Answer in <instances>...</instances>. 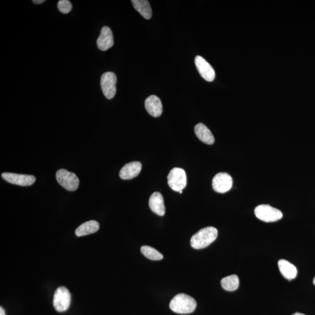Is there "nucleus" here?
<instances>
[{"instance_id": "1", "label": "nucleus", "mask_w": 315, "mask_h": 315, "mask_svg": "<svg viewBox=\"0 0 315 315\" xmlns=\"http://www.w3.org/2000/svg\"><path fill=\"white\" fill-rule=\"evenodd\" d=\"M218 236V230L216 228L208 227L202 228L191 238V247L201 249L207 247L215 241Z\"/></svg>"}, {"instance_id": "2", "label": "nucleus", "mask_w": 315, "mask_h": 315, "mask_svg": "<svg viewBox=\"0 0 315 315\" xmlns=\"http://www.w3.org/2000/svg\"><path fill=\"white\" fill-rule=\"evenodd\" d=\"M196 306L195 299L185 294L176 295L169 304L170 309L173 312L179 314L192 313Z\"/></svg>"}, {"instance_id": "3", "label": "nucleus", "mask_w": 315, "mask_h": 315, "mask_svg": "<svg viewBox=\"0 0 315 315\" xmlns=\"http://www.w3.org/2000/svg\"><path fill=\"white\" fill-rule=\"evenodd\" d=\"M255 214L257 218L266 223L276 222L282 217L280 210L268 204L257 206L255 209Z\"/></svg>"}, {"instance_id": "4", "label": "nucleus", "mask_w": 315, "mask_h": 315, "mask_svg": "<svg viewBox=\"0 0 315 315\" xmlns=\"http://www.w3.org/2000/svg\"><path fill=\"white\" fill-rule=\"evenodd\" d=\"M56 179L68 191H75L78 188L79 180L77 176L66 169H61L56 172Z\"/></svg>"}, {"instance_id": "5", "label": "nucleus", "mask_w": 315, "mask_h": 315, "mask_svg": "<svg viewBox=\"0 0 315 315\" xmlns=\"http://www.w3.org/2000/svg\"><path fill=\"white\" fill-rule=\"evenodd\" d=\"M71 294L68 289L64 287L58 288L53 296V306L59 312H63L69 307Z\"/></svg>"}, {"instance_id": "6", "label": "nucleus", "mask_w": 315, "mask_h": 315, "mask_svg": "<svg viewBox=\"0 0 315 315\" xmlns=\"http://www.w3.org/2000/svg\"><path fill=\"white\" fill-rule=\"evenodd\" d=\"M168 183L173 190L182 191L186 186L187 177L185 171L182 168H173L168 176Z\"/></svg>"}, {"instance_id": "7", "label": "nucleus", "mask_w": 315, "mask_h": 315, "mask_svg": "<svg viewBox=\"0 0 315 315\" xmlns=\"http://www.w3.org/2000/svg\"><path fill=\"white\" fill-rule=\"evenodd\" d=\"M117 77L113 72H105L101 77L100 85L105 97L108 99L114 98L117 93Z\"/></svg>"}, {"instance_id": "8", "label": "nucleus", "mask_w": 315, "mask_h": 315, "mask_svg": "<svg viewBox=\"0 0 315 315\" xmlns=\"http://www.w3.org/2000/svg\"><path fill=\"white\" fill-rule=\"evenodd\" d=\"M233 180L227 173L221 172L214 177L212 185L213 189L219 193H225L233 187Z\"/></svg>"}, {"instance_id": "9", "label": "nucleus", "mask_w": 315, "mask_h": 315, "mask_svg": "<svg viewBox=\"0 0 315 315\" xmlns=\"http://www.w3.org/2000/svg\"><path fill=\"white\" fill-rule=\"evenodd\" d=\"M2 176L7 182L21 186H31L36 181L35 177L33 175L5 172L3 173Z\"/></svg>"}, {"instance_id": "10", "label": "nucleus", "mask_w": 315, "mask_h": 315, "mask_svg": "<svg viewBox=\"0 0 315 315\" xmlns=\"http://www.w3.org/2000/svg\"><path fill=\"white\" fill-rule=\"evenodd\" d=\"M195 64L201 77L205 81L212 82L215 80L216 72L213 67L203 57L197 56L195 58Z\"/></svg>"}, {"instance_id": "11", "label": "nucleus", "mask_w": 315, "mask_h": 315, "mask_svg": "<svg viewBox=\"0 0 315 315\" xmlns=\"http://www.w3.org/2000/svg\"><path fill=\"white\" fill-rule=\"evenodd\" d=\"M113 33L108 27L105 26L101 30L99 38L97 40V45L102 51H106L114 46Z\"/></svg>"}, {"instance_id": "12", "label": "nucleus", "mask_w": 315, "mask_h": 315, "mask_svg": "<svg viewBox=\"0 0 315 315\" xmlns=\"http://www.w3.org/2000/svg\"><path fill=\"white\" fill-rule=\"evenodd\" d=\"M141 168H142V165L140 162L128 163L121 169L119 176L122 179H132L139 175Z\"/></svg>"}, {"instance_id": "13", "label": "nucleus", "mask_w": 315, "mask_h": 315, "mask_svg": "<svg viewBox=\"0 0 315 315\" xmlns=\"http://www.w3.org/2000/svg\"><path fill=\"white\" fill-rule=\"evenodd\" d=\"M145 107L152 117L158 118L162 114V104L160 99L155 95H151L145 100Z\"/></svg>"}, {"instance_id": "14", "label": "nucleus", "mask_w": 315, "mask_h": 315, "mask_svg": "<svg viewBox=\"0 0 315 315\" xmlns=\"http://www.w3.org/2000/svg\"><path fill=\"white\" fill-rule=\"evenodd\" d=\"M280 273L286 279L291 280L297 276L298 270L296 267L287 260L281 259L278 262Z\"/></svg>"}, {"instance_id": "15", "label": "nucleus", "mask_w": 315, "mask_h": 315, "mask_svg": "<svg viewBox=\"0 0 315 315\" xmlns=\"http://www.w3.org/2000/svg\"><path fill=\"white\" fill-rule=\"evenodd\" d=\"M149 206L154 213L159 216H164L165 213V207L164 198L160 193L155 192L151 195L149 200Z\"/></svg>"}, {"instance_id": "16", "label": "nucleus", "mask_w": 315, "mask_h": 315, "mask_svg": "<svg viewBox=\"0 0 315 315\" xmlns=\"http://www.w3.org/2000/svg\"><path fill=\"white\" fill-rule=\"evenodd\" d=\"M194 132L198 139L206 144L212 145L215 143V137L207 126L202 123H198L195 126Z\"/></svg>"}, {"instance_id": "17", "label": "nucleus", "mask_w": 315, "mask_h": 315, "mask_svg": "<svg viewBox=\"0 0 315 315\" xmlns=\"http://www.w3.org/2000/svg\"><path fill=\"white\" fill-rule=\"evenodd\" d=\"M99 229V224L96 221L91 220L81 224L75 230V235L77 237L85 236L95 233Z\"/></svg>"}, {"instance_id": "18", "label": "nucleus", "mask_w": 315, "mask_h": 315, "mask_svg": "<svg viewBox=\"0 0 315 315\" xmlns=\"http://www.w3.org/2000/svg\"><path fill=\"white\" fill-rule=\"evenodd\" d=\"M133 5L135 9L141 16L147 20L152 17V10L149 2L147 0H132Z\"/></svg>"}, {"instance_id": "19", "label": "nucleus", "mask_w": 315, "mask_h": 315, "mask_svg": "<svg viewBox=\"0 0 315 315\" xmlns=\"http://www.w3.org/2000/svg\"><path fill=\"white\" fill-rule=\"evenodd\" d=\"M222 287L228 291H234L237 290L240 285V280L237 275H231L223 278L221 281Z\"/></svg>"}, {"instance_id": "20", "label": "nucleus", "mask_w": 315, "mask_h": 315, "mask_svg": "<svg viewBox=\"0 0 315 315\" xmlns=\"http://www.w3.org/2000/svg\"><path fill=\"white\" fill-rule=\"evenodd\" d=\"M141 252L147 258L152 260H160L163 259V255L156 249L149 246H143Z\"/></svg>"}, {"instance_id": "21", "label": "nucleus", "mask_w": 315, "mask_h": 315, "mask_svg": "<svg viewBox=\"0 0 315 315\" xmlns=\"http://www.w3.org/2000/svg\"><path fill=\"white\" fill-rule=\"evenodd\" d=\"M57 7L60 12L65 14L69 13L72 9V4L68 0H60Z\"/></svg>"}, {"instance_id": "22", "label": "nucleus", "mask_w": 315, "mask_h": 315, "mask_svg": "<svg viewBox=\"0 0 315 315\" xmlns=\"http://www.w3.org/2000/svg\"><path fill=\"white\" fill-rule=\"evenodd\" d=\"M45 2V0H34L33 3L36 4V5H41V4H42Z\"/></svg>"}, {"instance_id": "23", "label": "nucleus", "mask_w": 315, "mask_h": 315, "mask_svg": "<svg viewBox=\"0 0 315 315\" xmlns=\"http://www.w3.org/2000/svg\"><path fill=\"white\" fill-rule=\"evenodd\" d=\"M0 315H6L5 309L2 306L0 307Z\"/></svg>"}, {"instance_id": "24", "label": "nucleus", "mask_w": 315, "mask_h": 315, "mask_svg": "<svg viewBox=\"0 0 315 315\" xmlns=\"http://www.w3.org/2000/svg\"><path fill=\"white\" fill-rule=\"evenodd\" d=\"M292 315H305V314H304L303 313H299V312H296V313H294V314H292Z\"/></svg>"}, {"instance_id": "25", "label": "nucleus", "mask_w": 315, "mask_h": 315, "mask_svg": "<svg viewBox=\"0 0 315 315\" xmlns=\"http://www.w3.org/2000/svg\"><path fill=\"white\" fill-rule=\"evenodd\" d=\"M313 284H314V285H315V277H314V279H313Z\"/></svg>"}, {"instance_id": "26", "label": "nucleus", "mask_w": 315, "mask_h": 315, "mask_svg": "<svg viewBox=\"0 0 315 315\" xmlns=\"http://www.w3.org/2000/svg\"><path fill=\"white\" fill-rule=\"evenodd\" d=\"M179 193H180V194H182V191H179Z\"/></svg>"}]
</instances>
